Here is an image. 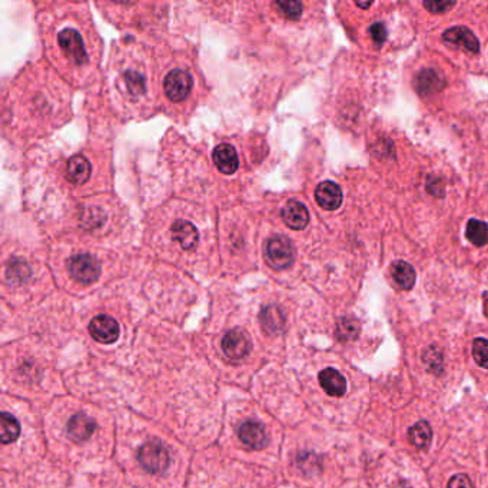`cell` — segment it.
I'll return each mask as SVG.
<instances>
[{
    "label": "cell",
    "mask_w": 488,
    "mask_h": 488,
    "mask_svg": "<svg viewBox=\"0 0 488 488\" xmlns=\"http://www.w3.org/2000/svg\"><path fill=\"white\" fill-rule=\"evenodd\" d=\"M465 236L476 247L487 245L488 243V225L478 219L468 221Z\"/></svg>",
    "instance_id": "obj_21"
},
{
    "label": "cell",
    "mask_w": 488,
    "mask_h": 488,
    "mask_svg": "<svg viewBox=\"0 0 488 488\" xmlns=\"http://www.w3.org/2000/svg\"><path fill=\"white\" fill-rule=\"evenodd\" d=\"M89 332L97 343L112 344L119 337V324L109 315H97L89 324Z\"/></svg>",
    "instance_id": "obj_6"
},
{
    "label": "cell",
    "mask_w": 488,
    "mask_h": 488,
    "mask_svg": "<svg viewBox=\"0 0 488 488\" xmlns=\"http://www.w3.org/2000/svg\"><path fill=\"white\" fill-rule=\"evenodd\" d=\"M424 6L432 13H440L451 9L454 6V2H424Z\"/></svg>",
    "instance_id": "obj_31"
},
{
    "label": "cell",
    "mask_w": 488,
    "mask_h": 488,
    "mask_svg": "<svg viewBox=\"0 0 488 488\" xmlns=\"http://www.w3.org/2000/svg\"><path fill=\"white\" fill-rule=\"evenodd\" d=\"M282 219L291 230H304L310 222V212L304 204L298 201H289L282 208Z\"/></svg>",
    "instance_id": "obj_12"
},
{
    "label": "cell",
    "mask_w": 488,
    "mask_h": 488,
    "mask_svg": "<svg viewBox=\"0 0 488 488\" xmlns=\"http://www.w3.org/2000/svg\"><path fill=\"white\" fill-rule=\"evenodd\" d=\"M68 268L72 278L82 284H93L95 281L99 280L102 272L99 261L88 254H80L71 258Z\"/></svg>",
    "instance_id": "obj_3"
},
{
    "label": "cell",
    "mask_w": 488,
    "mask_h": 488,
    "mask_svg": "<svg viewBox=\"0 0 488 488\" xmlns=\"http://www.w3.org/2000/svg\"><path fill=\"white\" fill-rule=\"evenodd\" d=\"M424 363L430 369L440 371L443 364V355L440 351H437V348H428L424 354Z\"/></svg>",
    "instance_id": "obj_28"
},
{
    "label": "cell",
    "mask_w": 488,
    "mask_h": 488,
    "mask_svg": "<svg viewBox=\"0 0 488 488\" xmlns=\"http://www.w3.org/2000/svg\"><path fill=\"white\" fill-rule=\"evenodd\" d=\"M443 77L438 75L435 71H424L417 76V89H419L421 93H428L434 90H440L443 88L441 84Z\"/></svg>",
    "instance_id": "obj_22"
},
{
    "label": "cell",
    "mask_w": 488,
    "mask_h": 488,
    "mask_svg": "<svg viewBox=\"0 0 488 488\" xmlns=\"http://www.w3.org/2000/svg\"><path fill=\"white\" fill-rule=\"evenodd\" d=\"M339 339H354L358 334V327L356 324L348 319H343L338 325V331H337Z\"/></svg>",
    "instance_id": "obj_27"
},
{
    "label": "cell",
    "mask_w": 488,
    "mask_h": 488,
    "mask_svg": "<svg viewBox=\"0 0 488 488\" xmlns=\"http://www.w3.org/2000/svg\"><path fill=\"white\" fill-rule=\"evenodd\" d=\"M393 280L401 289H411L415 284V271L405 261H397L391 267Z\"/></svg>",
    "instance_id": "obj_18"
},
{
    "label": "cell",
    "mask_w": 488,
    "mask_h": 488,
    "mask_svg": "<svg viewBox=\"0 0 488 488\" xmlns=\"http://www.w3.org/2000/svg\"><path fill=\"white\" fill-rule=\"evenodd\" d=\"M315 199L322 209L335 210L343 204V191L331 181L322 182L315 189Z\"/></svg>",
    "instance_id": "obj_11"
},
{
    "label": "cell",
    "mask_w": 488,
    "mask_h": 488,
    "mask_svg": "<svg viewBox=\"0 0 488 488\" xmlns=\"http://www.w3.org/2000/svg\"><path fill=\"white\" fill-rule=\"evenodd\" d=\"M172 236L181 245V248L186 251L197 248L199 241L198 230L189 221H176L172 225Z\"/></svg>",
    "instance_id": "obj_13"
},
{
    "label": "cell",
    "mask_w": 488,
    "mask_h": 488,
    "mask_svg": "<svg viewBox=\"0 0 488 488\" xmlns=\"http://www.w3.org/2000/svg\"><path fill=\"white\" fill-rule=\"evenodd\" d=\"M238 437L247 447L252 450H261L268 444V434L263 424L256 421H247L239 427Z\"/></svg>",
    "instance_id": "obj_8"
},
{
    "label": "cell",
    "mask_w": 488,
    "mask_h": 488,
    "mask_svg": "<svg viewBox=\"0 0 488 488\" xmlns=\"http://www.w3.org/2000/svg\"><path fill=\"white\" fill-rule=\"evenodd\" d=\"M444 40L452 46L463 47L471 53H477L480 51V42L476 35L467 27L457 26L444 32Z\"/></svg>",
    "instance_id": "obj_10"
},
{
    "label": "cell",
    "mask_w": 488,
    "mask_h": 488,
    "mask_svg": "<svg viewBox=\"0 0 488 488\" xmlns=\"http://www.w3.org/2000/svg\"><path fill=\"white\" fill-rule=\"evenodd\" d=\"M222 350L231 360H242L251 351V341L243 331L232 330L223 337Z\"/></svg>",
    "instance_id": "obj_7"
},
{
    "label": "cell",
    "mask_w": 488,
    "mask_h": 488,
    "mask_svg": "<svg viewBox=\"0 0 488 488\" xmlns=\"http://www.w3.org/2000/svg\"><path fill=\"white\" fill-rule=\"evenodd\" d=\"M193 85V79L189 72L184 69H175L168 73L164 82L165 93L172 102L185 101Z\"/></svg>",
    "instance_id": "obj_5"
},
{
    "label": "cell",
    "mask_w": 488,
    "mask_h": 488,
    "mask_svg": "<svg viewBox=\"0 0 488 488\" xmlns=\"http://www.w3.org/2000/svg\"><path fill=\"white\" fill-rule=\"evenodd\" d=\"M319 384L324 391L332 397H343L347 393V380L334 368H325L319 372Z\"/></svg>",
    "instance_id": "obj_14"
},
{
    "label": "cell",
    "mask_w": 488,
    "mask_h": 488,
    "mask_svg": "<svg viewBox=\"0 0 488 488\" xmlns=\"http://www.w3.org/2000/svg\"><path fill=\"white\" fill-rule=\"evenodd\" d=\"M369 34L374 39V42H376L377 45H382L387 39V29L382 23L377 22V23H374L371 27H369Z\"/></svg>",
    "instance_id": "obj_29"
},
{
    "label": "cell",
    "mask_w": 488,
    "mask_h": 488,
    "mask_svg": "<svg viewBox=\"0 0 488 488\" xmlns=\"http://www.w3.org/2000/svg\"><path fill=\"white\" fill-rule=\"evenodd\" d=\"M267 258L272 268L285 269L291 267L295 259L294 245L286 236H273L267 243Z\"/></svg>",
    "instance_id": "obj_2"
},
{
    "label": "cell",
    "mask_w": 488,
    "mask_h": 488,
    "mask_svg": "<svg viewBox=\"0 0 488 488\" xmlns=\"http://www.w3.org/2000/svg\"><path fill=\"white\" fill-rule=\"evenodd\" d=\"M394 488H411L408 484H406V483H400V484H397Z\"/></svg>",
    "instance_id": "obj_32"
},
{
    "label": "cell",
    "mask_w": 488,
    "mask_h": 488,
    "mask_svg": "<svg viewBox=\"0 0 488 488\" xmlns=\"http://www.w3.org/2000/svg\"><path fill=\"white\" fill-rule=\"evenodd\" d=\"M473 358L480 367L488 369V339H485V338L474 339Z\"/></svg>",
    "instance_id": "obj_24"
},
{
    "label": "cell",
    "mask_w": 488,
    "mask_h": 488,
    "mask_svg": "<svg viewBox=\"0 0 488 488\" xmlns=\"http://www.w3.org/2000/svg\"><path fill=\"white\" fill-rule=\"evenodd\" d=\"M282 12L284 16H286L288 19L291 21H297L301 18L302 13V5L300 2H295V0H288V2H278L276 3Z\"/></svg>",
    "instance_id": "obj_25"
},
{
    "label": "cell",
    "mask_w": 488,
    "mask_h": 488,
    "mask_svg": "<svg viewBox=\"0 0 488 488\" xmlns=\"http://www.w3.org/2000/svg\"><path fill=\"white\" fill-rule=\"evenodd\" d=\"M214 162L215 167L225 175H231L236 172L239 167V159L238 154L234 149V146L228 143H221L218 145L214 151Z\"/></svg>",
    "instance_id": "obj_15"
},
{
    "label": "cell",
    "mask_w": 488,
    "mask_h": 488,
    "mask_svg": "<svg viewBox=\"0 0 488 488\" xmlns=\"http://www.w3.org/2000/svg\"><path fill=\"white\" fill-rule=\"evenodd\" d=\"M447 488H474V485H473V483H471V480L467 476L457 474V476H454L448 481V487Z\"/></svg>",
    "instance_id": "obj_30"
},
{
    "label": "cell",
    "mask_w": 488,
    "mask_h": 488,
    "mask_svg": "<svg viewBox=\"0 0 488 488\" xmlns=\"http://www.w3.org/2000/svg\"><path fill=\"white\" fill-rule=\"evenodd\" d=\"M263 328L268 334H280L285 327V317L278 306H265L259 315Z\"/></svg>",
    "instance_id": "obj_17"
},
{
    "label": "cell",
    "mask_w": 488,
    "mask_h": 488,
    "mask_svg": "<svg viewBox=\"0 0 488 488\" xmlns=\"http://www.w3.org/2000/svg\"><path fill=\"white\" fill-rule=\"evenodd\" d=\"M58 42L60 46V51L71 59L72 63L82 66L88 62L86 47L84 43L82 36L79 35V32L75 29H64L58 35Z\"/></svg>",
    "instance_id": "obj_4"
},
{
    "label": "cell",
    "mask_w": 488,
    "mask_h": 488,
    "mask_svg": "<svg viewBox=\"0 0 488 488\" xmlns=\"http://www.w3.org/2000/svg\"><path fill=\"white\" fill-rule=\"evenodd\" d=\"M0 427H2V431H0V440H2L3 444L14 443L21 435L19 421L12 414L2 413V417H0Z\"/></svg>",
    "instance_id": "obj_20"
},
{
    "label": "cell",
    "mask_w": 488,
    "mask_h": 488,
    "mask_svg": "<svg viewBox=\"0 0 488 488\" xmlns=\"http://www.w3.org/2000/svg\"><path fill=\"white\" fill-rule=\"evenodd\" d=\"M138 461L146 471H149L152 474L164 473L171 463L169 451L160 441L152 440L139 448Z\"/></svg>",
    "instance_id": "obj_1"
},
{
    "label": "cell",
    "mask_w": 488,
    "mask_h": 488,
    "mask_svg": "<svg viewBox=\"0 0 488 488\" xmlns=\"http://www.w3.org/2000/svg\"><path fill=\"white\" fill-rule=\"evenodd\" d=\"M432 430L427 421H418L408 431V440L417 448H427L431 443Z\"/></svg>",
    "instance_id": "obj_19"
},
{
    "label": "cell",
    "mask_w": 488,
    "mask_h": 488,
    "mask_svg": "<svg viewBox=\"0 0 488 488\" xmlns=\"http://www.w3.org/2000/svg\"><path fill=\"white\" fill-rule=\"evenodd\" d=\"M68 435L75 443H85L96 430V422L86 414H75L66 424Z\"/></svg>",
    "instance_id": "obj_9"
},
{
    "label": "cell",
    "mask_w": 488,
    "mask_h": 488,
    "mask_svg": "<svg viewBox=\"0 0 488 488\" xmlns=\"http://www.w3.org/2000/svg\"><path fill=\"white\" fill-rule=\"evenodd\" d=\"M92 167L85 156H73L69 159L66 167V179L73 185L85 184L90 178Z\"/></svg>",
    "instance_id": "obj_16"
},
{
    "label": "cell",
    "mask_w": 488,
    "mask_h": 488,
    "mask_svg": "<svg viewBox=\"0 0 488 488\" xmlns=\"http://www.w3.org/2000/svg\"><path fill=\"white\" fill-rule=\"evenodd\" d=\"M125 84H126L127 92L131 93L132 96H135V97H138V96L145 93L146 84H145L143 76L139 72H135V71L126 72L125 73Z\"/></svg>",
    "instance_id": "obj_23"
},
{
    "label": "cell",
    "mask_w": 488,
    "mask_h": 488,
    "mask_svg": "<svg viewBox=\"0 0 488 488\" xmlns=\"http://www.w3.org/2000/svg\"><path fill=\"white\" fill-rule=\"evenodd\" d=\"M29 276V268L25 263H16L10 264L8 268V278L10 281H25Z\"/></svg>",
    "instance_id": "obj_26"
}]
</instances>
